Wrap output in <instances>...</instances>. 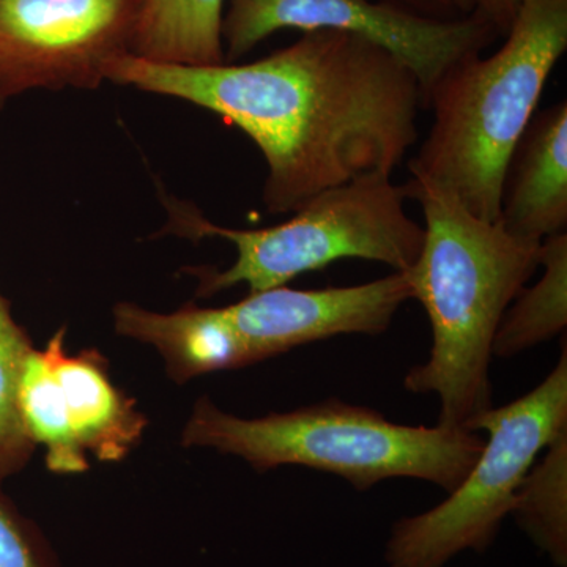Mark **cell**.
Segmentation results:
<instances>
[{"mask_svg": "<svg viewBox=\"0 0 567 567\" xmlns=\"http://www.w3.org/2000/svg\"><path fill=\"white\" fill-rule=\"evenodd\" d=\"M107 81L171 96L241 130L267 163L264 204L293 213L320 193L393 173L417 141L420 81L354 33L303 32L251 63L183 66L125 54Z\"/></svg>", "mask_w": 567, "mask_h": 567, "instance_id": "obj_1", "label": "cell"}, {"mask_svg": "<svg viewBox=\"0 0 567 567\" xmlns=\"http://www.w3.org/2000/svg\"><path fill=\"white\" fill-rule=\"evenodd\" d=\"M424 245L410 268L413 300L427 312L431 357L405 375L406 391L434 394L439 424L464 427L492 406V346L503 316L539 267L540 245L472 215L432 183L410 178Z\"/></svg>", "mask_w": 567, "mask_h": 567, "instance_id": "obj_2", "label": "cell"}, {"mask_svg": "<svg viewBox=\"0 0 567 567\" xmlns=\"http://www.w3.org/2000/svg\"><path fill=\"white\" fill-rule=\"evenodd\" d=\"M566 50L567 0H524L499 50L466 55L429 89L432 125L410 159L412 178L495 223L507 164Z\"/></svg>", "mask_w": 567, "mask_h": 567, "instance_id": "obj_3", "label": "cell"}, {"mask_svg": "<svg viewBox=\"0 0 567 567\" xmlns=\"http://www.w3.org/2000/svg\"><path fill=\"white\" fill-rule=\"evenodd\" d=\"M486 440L464 427L404 425L368 406L330 399L287 413L230 415L204 395L183 429L182 445L245 458L257 472L284 465L333 473L358 492L391 477L456 491Z\"/></svg>", "mask_w": 567, "mask_h": 567, "instance_id": "obj_4", "label": "cell"}, {"mask_svg": "<svg viewBox=\"0 0 567 567\" xmlns=\"http://www.w3.org/2000/svg\"><path fill=\"white\" fill-rule=\"evenodd\" d=\"M405 185L388 175L357 178L320 193L287 221L264 229H230L208 221L192 204L169 200L164 233L188 240L218 237L237 249L233 267L193 270L197 297H213L238 284L249 293L286 286L306 271L339 259H364L409 271L420 259L424 226L405 212Z\"/></svg>", "mask_w": 567, "mask_h": 567, "instance_id": "obj_5", "label": "cell"}, {"mask_svg": "<svg viewBox=\"0 0 567 567\" xmlns=\"http://www.w3.org/2000/svg\"><path fill=\"white\" fill-rule=\"evenodd\" d=\"M466 429L488 435L480 457L445 502L395 522L385 546L388 567H445L462 551L483 554L492 546L537 454L567 431L566 342L539 386L491 406Z\"/></svg>", "mask_w": 567, "mask_h": 567, "instance_id": "obj_6", "label": "cell"}, {"mask_svg": "<svg viewBox=\"0 0 567 567\" xmlns=\"http://www.w3.org/2000/svg\"><path fill=\"white\" fill-rule=\"evenodd\" d=\"M69 328L55 331L43 350L25 357L18 383V410L35 446L47 450V468L78 475L99 462H122L140 445L148 417L115 385L100 350L66 349Z\"/></svg>", "mask_w": 567, "mask_h": 567, "instance_id": "obj_7", "label": "cell"}, {"mask_svg": "<svg viewBox=\"0 0 567 567\" xmlns=\"http://www.w3.org/2000/svg\"><path fill=\"white\" fill-rule=\"evenodd\" d=\"M282 29L354 33L409 66L424 99L440 74L499 37L476 17L436 20L385 0H226L224 59L235 63Z\"/></svg>", "mask_w": 567, "mask_h": 567, "instance_id": "obj_8", "label": "cell"}, {"mask_svg": "<svg viewBox=\"0 0 567 567\" xmlns=\"http://www.w3.org/2000/svg\"><path fill=\"white\" fill-rule=\"evenodd\" d=\"M142 0H0V110L33 91H93L132 54Z\"/></svg>", "mask_w": 567, "mask_h": 567, "instance_id": "obj_9", "label": "cell"}, {"mask_svg": "<svg viewBox=\"0 0 567 567\" xmlns=\"http://www.w3.org/2000/svg\"><path fill=\"white\" fill-rule=\"evenodd\" d=\"M413 300L406 271L350 287L298 290L286 286L249 293L226 306L227 319L251 364L295 347L339 334L385 333L398 309Z\"/></svg>", "mask_w": 567, "mask_h": 567, "instance_id": "obj_10", "label": "cell"}, {"mask_svg": "<svg viewBox=\"0 0 567 567\" xmlns=\"http://www.w3.org/2000/svg\"><path fill=\"white\" fill-rule=\"evenodd\" d=\"M522 240L543 244L567 227V102L536 112L511 156L496 219Z\"/></svg>", "mask_w": 567, "mask_h": 567, "instance_id": "obj_11", "label": "cell"}, {"mask_svg": "<svg viewBox=\"0 0 567 567\" xmlns=\"http://www.w3.org/2000/svg\"><path fill=\"white\" fill-rule=\"evenodd\" d=\"M112 317L115 333L158 350L167 375L178 385L212 372L251 365L224 308H200L189 301L178 311L162 315L121 301Z\"/></svg>", "mask_w": 567, "mask_h": 567, "instance_id": "obj_12", "label": "cell"}, {"mask_svg": "<svg viewBox=\"0 0 567 567\" xmlns=\"http://www.w3.org/2000/svg\"><path fill=\"white\" fill-rule=\"evenodd\" d=\"M226 0H142L132 54L166 65H221Z\"/></svg>", "mask_w": 567, "mask_h": 567, "instance_id": "obj_13", "label": "cell"}, {"mask_svg": "<svg viewBox=\"0 0 567 567\" xmlns=\"http://www.w3.org/2000/svg\"><path fill=\"white\" fill-rule=\"evenodd\" d=\"M536 286L522 289L496 330L492 354L509 358L550 341L567 324V235L548 237L540 245Z\"/></svg>", "mask_w": 567, "mask_h": 567, "instance_id": "obj_14", "label": "cell"}, {"mask_svg": "<svg viewBox=\"0 0 567 567\" xmlns=\"http://www.w3.org/2000/svg\"><path fill=\"white\" fill-rule=\"evenodd\" d=\"M518 487L513 514L518 527L557 567H567V431Z\"/></svg>", "mask_w": 567, "mask_h": 567, "instance_id": "obj_15", "label": "cell"}, {"mask_svg": "<svg viewBox=\"0 0 567 567\" xmlns=\"http://www.w3.org/2000/svg\"><path fill=\"white\" fill-rule=\"evenodd\" d=\"M32 349L31 336L0 292V484L22 472L37 450L18 410L21 369Z\"/></svg>", "mask_w": 567, "mask_h": 567, "instance_id": "obj_16", "label": "cell"}, {"mask_svg": "<svg viewBox=\"0 0 567 567\" xmlns=\"http://www.w3.org/2000/svg\"><path fill=\"white\" fill-rule=\"evenodd\" d=\"M0 484V567H62L39 525Z\"/></svg>", "mask_w": 567, "mask_h": 567, "instance_id": "obj_17", "label": "cell"}, {"mask_svg": "<svg viewBox=\"0 0 567 567\" xmlns=\"http://www.w3.org/2000/svg\"><path fill=\"white\" fill-rule=\"evenodd\" d=\"M456 18L476 17L505 37L516 21L524 0H443Z\"/></svg>", "mask_w": 567, "mask_h": 567, "instance_id": "obj_18", "label": "cell"}, {"mask_svg": "<svg viewBox=\"0 0 567 567\" xmlns=\"http://www.w3.org/2000/svg\"><path fill=\"white\" fill-rule=\"evenodd\" d=\"M413 11V13L423 14V17L436 18V20H454V14L447 9L443 0H385Z\"/></svg>", "mask_w": 567, "mask_h": 567, "instance_id": "obj_19", "label": "cell"}]
</instances>
